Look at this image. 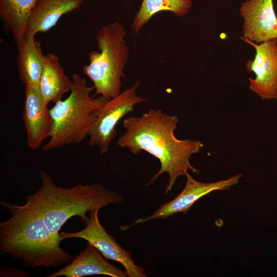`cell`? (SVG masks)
Segmentation results:
<instances>
[{
  "mask_svg": "<svg viewBox=\"0 0 277 277\" xmlns=\"http://www.w3.org/2000/svg\"><path fill=\"white\" fill-rule=\"evenodd\" d=\"M179 120L161 110L150 109L139 117H129L123 122L126 131L117 141L121 147L127 148L134 154L144 150L157 158L161 168L147 184L149 185L166 172L169 180L165 190L167 195L177 179L188 170L199 174L190 162L191 156L200 151L203 144L200 141L180 140L174 134Z\"/></svg>",
  "mask_w": 277,
  "mask_h": 277,
  "instance_id": "cell-1",
  "label": "cell"
},
{
  "mask_svg": "<svg viewBox=\"0 0 277 277\" xmlns=\"http://www.w3.org/2000/svg\"><path fill=\"white\" fill-rule=\"evenodd\" d=\"M11 216L0 223V250L30 267H57L75 256L61 247V241L51 232L38 211L27 202L23 205L2 200Z\"/></svg>",
  "mask_w": 277,
  "mask_h": 277,
  "instance_id": "cell-2",
  "label": "cell"
},
{
  "mask_svg": "<svg viewBox=\"0 0 277 277\" xmlns=\"http://www.w3.org/2000/svg\"><path fill=\"white\" fill-rule=\"evenodd\" d=\"M41 185L27 201L41 214L52 234L58 240L62 227L73 216L82 222L88 219L86 213L111 204L122 202L117 193L98 184H77L70 188L57 186L44 170L39 172Z\"/></svg>",
  "mask_w": 277,
  "mask_h": 277,
  "instance_id": "cell-3",
  "label": "cell"
},
{
  "mask_svg": "<svg viewBox=\"0 0 277 277\" xmlns=\"http://www.w3.org/2000/svg\"><path fill=\"white\" fill-rule=\"evenodd\" d=\"M71 80L72 87L68 97L56 102L49 109L52 130L44 151L83 141L88 136L95 110L107 100L91 94L94 88L88 85L85 77L73 73Z\"/></svg>",
  "mask_w": 277,
  "mask_h": 277,
  "instance_id": "cell-4",
  "label": "cell"
},
{
  "mask_svg": "<svg viewBox=\"0 0 277 277\" xmlns=\"http://www.w3.org/2000/svg\"><path fill=\"white\" fill-rule=\"evenodd\" d=\"M124 26L119 22H110L97 32L96 41L98 51L89 52V62L83 72L93 84L95 94L107 100L121 93L124 71L129 57V48L125 39Z\"/></svg>",
  "mask_w": 277,
  "mask_h": 277,
  "instance_id": "cell-5",
  "label": "cell"
},
{
  "mask_svg": "<svg viewBox=\"0 0 277 277\" xmlns=\"http://www.w3.org/2000/svg\"><path fill=\"white\" fill-rule=\"evenodd\" d=\"M140 84L138 81H136L116 97L106 100L95 110V120L88 134V144L90 146H97L100 154L108 151L111 141L117 134L115 128L120 121L132 112L136 104L148 100L136 95Z\"/></svg>",
  "mask_w": 277,
  "mask_h": 277,
  "instance_id": "cell-6",
  "label": "cell"
},
{
  "mask_svg": "<svg viewBox=\"0 0 277 277\" xmlns=\"http://www.w3.org/2000/svg\"><path fill=\"white\" fill-rule=\"evenodd\" d=\"M99 210L96 209L88 212L89 217L85 222L86 226L83 229L73 232H62L60 233L61 239H84L95 247L106 259L121 264L127 276L145 277L144 269L135 264L130 252L121 246L102 226L98 217Z\"/></svg>",
  "mask_w": 277,
  "mask_h": 277,
  "instance_id": "cell-7",
  "label": "cell"
},
{
  "mask_svg": "<svg viewBox=\"0 0 277 277\" xmlns=\"http://www.w3.org/2000/svg\"><path fill=\"white\" fill-rule=\"evenodd\" d=\"M240 38L255 50L254 59L248 60L245 65L246 70L255 75L248 78L250 90L262 100H277V39L255 44Z\"/></svg>",
  "mask_w": 277,
  "mask_h": 277,
  "instance_id": "cell-8",
  "label": "cell"
},
{
  "mask_svg": "<svg viewBox=\"0 0 277 277\" xmlns=\"http://www.w3.org/2000/svg\"><path fill=\"white\" fill-rule=\"evenodd\" d=\"M186 181L183 190L171 201L162 205L157 210L147 217L137 219L130 225L122 226V231L140 223L157 219H166L177 213H186L193 204L200 199L216 190H225L238 184L242 176L239 173L225 180L203 183L195 180L188 172L186 174Z\"/></svg>",
  "mask_w": 277,
  "mask_h": 277,
  "instance_id": "cell-9",
  "label": "cell"
},
{
  "mask_svg": "<svg viewBox=\"0 0 277 277\" xmlns=\"http://www.w3.org/2000/svg\"><path fill=\"white\" fill-rule=\"evenodd\" d=\"M243 38L255 44L277 39V17L273 0H246L241 3Z\"/></svg>",
  "mask_w": 277,
  "mask_h": 277,
  "instance_id": "cell-10",
  "label": "cell"
},
{
  "mask_svg": "<svg viewBox=\"0 0 277 277\" xmlns=\"http://www.w3.org/2000/svg\"><path fill=\"white\" fill-rule=\"evenodd\" d=\"M25 95L23 120L28 146L34 150L49 138L52 122L48 107L49 104L42 97L38 87L25 85Z\"/></svg>",
  "mask_w": 277,
  "mask_h": 277,
  "instance_id": "cell-11",
  "label": "cell"
},
{
  "mask_svg": "<svg viewBox=\"0 0 277 277\" xmlns=\"http://www.w3.org/2000/svg\"><path fill=\"white\" fill-rule=\"evenodd\" d=\"M91 275L127 276L125 271L109 263L95 247L88 243L86 248L70 263L48 276L81 277Z\"/></svg>",
  "mask_w": 277,
  "mask_h": 277,
  "instance_id": "cell-12",
  "label": "cell"
},
{
  "mask_svg": "<svg viewBox=\"0 0 277 277\" xmlns=\"http://www.w3.org/2000/svg\"><path fill=\"white\" fill-rule=\"evenodd\" d=\"M84 0H37L27 21L25 38L48 31L65 14L78 9Z\"/></svg>",
  "mask_w": 277,
  "mask_h": 277,
  "instance_id": "cell-13",
  "label": "cell"
},
{
  "mask_svg": "<svg viewBox=\"0 0 277 277\" xmlns=\"http://www.w3.org/2000/svg\"><path fill=\"white\" fill-rule=\"evenodd\" d=\"M72 81L65 74L57 56L53 53L45 55L44 69L38 88L44 100L48 104L62 99L70 92Z\"/></svg>",
  "mask_w": 277,
  "mask_h": 277,
  "instance_id": "cell-14",
  "label": "cell"
},
{
  "mask_svg": "<svg viewBox=\"0 0 277 277\" xmlns=\"http://www.w3.org/2000/svg\"><path fill=\"white\" fill-rule=\"evenodd\" d=\"M16 44L19 77L25 85L38 87L45 61L40 43L32 37L24 38Z\"/></svg>",
  "mask_w": 277,
  "mask_h": 277,
  "instance_id": "cell-15",
  "label": "cell"
},
{
  "mask_svg": "<svg viewBox=\"0 0 277 277\" xmlns=\"http://www.w3.org/2000/svg\"><path fill=\"white\" fill-rule=\"evenodd\" d=\"M37 0H0V16L16 42L25 38L29 15Z\"/></svg>",
  "mask_w": 277,
  "mask_h": 277,
  "instance_id": "cell-16",
  "label": "cell"
},
{
  "mask_svg": "<svg viewBox=\"0 0 277 277\" xmlns=\"http://www.w3.org/2000/svg\"><path fill=\"white\" fill-rule=\"evenodd\" d=\"M192 6L191 0H142L130 28L136 34L157 13L167 11L176 16L182 17L188 13Z\"/></svg>",
  "mask_w": 277,
  "mask_h": 277,
  "instance_id": "cell-17",
  "label": "cell"
}]
</instances>
